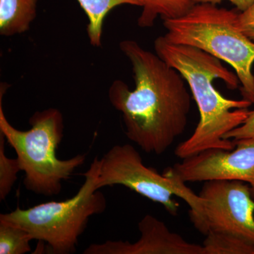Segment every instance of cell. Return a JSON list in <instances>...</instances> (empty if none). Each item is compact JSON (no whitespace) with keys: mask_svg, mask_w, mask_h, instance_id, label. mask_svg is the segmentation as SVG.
I'll return each mask as SVG.
<instances>
[{"mask_svg":"<svg viewBox=\"0 0 254 254\" xmlns=\"http://www.w3.org/2000/svg\"><path fill=\"white\" fill-rule=\"evenodd\" d=\"M131 63L135 89L122 80L110 86L108 98L122 114L125 134L143 151L163 154L186 129L191 98L185 78L156 53L136 41L120 42Z\"/></svg>","mask_w":254,"mask_h":254,"instance_id":"1","label":"cell"},{"mask_svg":"<svg viewBox=\"0 0 254 254\" xmlns=\"http://www.w3.org/2000/svg\"><path fill=\"white\" fill-rule=\"evenodd\" d=\"M154 49L162 60L181 73L200 114L199 123L193 134L177 145L175 155L185 159L210 148L233 149L235 141L225 139L224 136L244 123L252 104L245 99H227L215 89L213 83L220 78L229 89H236L240 83L237 74L206 52L170 43L164 36L155 40Z\"/></svg>","mask_w":254,"mask_h":254,"instance_id":"2","label":"cell"},{"mask_svg":"<svg viewBox=\"0 0 254 254\" xmlns=\"http://www.w3.org/2000/svg\"><path fill=\"white\" fill-rule=\"evenodd\" d=\"M0 89V132L14 148L21 171L23 185L29 191L45 196L59 194L63 182L69 180L75 170L84 164L86 155L60 160L57 150L64 136V118L60 110L48 108L37 111L29 120L31 128L21 131L8 121L2 108V95L8 85Z\"/></svg>","mask_w":254,"mask_h":254,"instance_id":"3","label":"cell"},{"mask_svg":"<svg viewBox=\"0 0 254 254\" xmlns=\"http://www.w3.org/2000/svg\"><path fill=\"white\" fill-rule=\"evenodd\" d=\"M238 11L210 2L196 3L185 16L163 20L165 39L195 47L231 65L243 99L254 104V42L238 29Z\"/></svg>","mask_w":254,"mask_h":254,"instance_id":"4","label":"cell"},{"mask_svg":"<svg viewBox=\"0 0 254 254\" xmlns=\"http://www.w3.org/2000/svg\"><path fill=\"white\" fill-rule=\"evenodd\" d=\"M99 167L100 159L95 157L89 169L83 174V185L71 198L27 209L17 207L10 213L1 214L0 220L22 227L33 240L46 244V253H75L78 239L89 219L106 209L105 195L96 190Z\"/></svg>","mask_w":254,"mask_h":254,"instance_id":"5","label":"cell"},{"mask_svg":"<svg viewBox=\"0 0 254 254\" xmlns=\"http://www.w3.org/2000/svg\"><path fill=\"white\" fill-rule=\"evenodd\" d=\"M178 179L163 173L143 163L140 153L133 145H114L100 159L99 173L96 190L103 187L122 185L152 201L163 205L169 213L177 215L180 204L173 196L180 197L190 207V213L201 210L199 195Z\"/></svg>","mask_w":254,"mask_h":254,"instance_id":"6","label":"cell"},{"mask_svg":"<svg viewBox=\"0 0 254 254\" xmlns=\"http://www.w3.org/2000/svg\"><path fill=\"white\" fill-rule=\"evenodd\" d=\"M201 210L190 214L195 228L203 235L223 232L254 245V200L248 184L235 180L205 182L199 194Z\"/></svg>","mask_w":254,"mask_h":254,"instance_id":"7","label":"cell"},{"mask_svg":"<svg viewBox=\"0 0 254 254\" xmlns=\"http://www.w3.org/2000/svg\"><path fill=\"white\" fill-rule=\"evenodd\" d=\"M232 150L210 148L182 159L164 173L182 182L235 180L248 184L254 198V138L233 140Z\"/></svg>","mask_w":254,"mask_h":254,"instance_id":"8","label":"cell"},{"mask_svg":"<svg viewBox=\"0 0 254 254\" xmlns=\"http://www.w3.org/2000/svg\"><path fill=\"white\" fill-rule=\"evenodd\" d=\"M141 233L134 243L108 240L88 246L83 254H205L203 246L187 242L163 222L146 215L138 222Z\"/></svg>","mask_w":254,"mask_h":254,"instance_id":"9","label":"cell"},{"mask_svg":"<svg viewBox=\"0 0 254 254\" xmlns=\"http://www.w3.org/2000/svg\"><path fill=\"white\" fill-rule=\"evenodd\" d=\"M38 0H0V35L26 33L38 14Z\"/></svg>","mask_w":254,"mask_h":254,"instance_id":"10","label":"cell"},{"mask_svg":"<svg viewBox=\"0 0 254 254\" xmlns=\"http://www.w3.org/2000/svg\"><path fill=\"white\" fill-rule=\"evenodd\" d=\"M86 13L88 23L87 34L90 43L93 47L102 46V34L105 18L111 10L123 4L141 6L139 0H77Z\"/></svg>","mask_w":254,"mask_h":254,"instance_id":"11","label":"cell"},{"mask_svg":"<svg viewBox=\"0 0 254 254\" xmlns=\"http://www.w3.org/2000/svg\"><path fill=\"white\" fill-rule=\"evenodd\" d=\"M142 11L138 18V26L149 28L158 16L162 19H175L185 16L196 2L195 0H139Z\"/></svg>","mask_w":254,"mask_h":254,"instance_id":"12","label":"cell"},{"mask_svg":"<svg viewBox=\"0 0 254 254\" xmlns=\"http://www.w3.org/2000/svg\"><path fill=\"white\" fill-rule=\"evenodd\" d=\"M203 242L205 254H254V245L240 237L210 232Z\"/></svg>","mask_w":254,"mask_h":254,"instance_id":"13","label":"cell"},{"mask_svg":"<svg viewBox=\"0 0 254 254\" xmlns=\"http://www.w3.org/2000/svg\"><path fill=\"white\" fill-rule=\"evenodd\" d=\"M33 238L22 227L0 220V254H25L31 252Z\"/></svg>","mask_w":254,"mask_h":254,"instance_id":"14","label":"cell"},{"mask_svg":"<svg viewBox=\"0 0 254 254\" xmlns=\"http://www.w3.org/2000/svg\"><path fill=\"white\" fill-rule=\"evenodd\" d=\"M6 138L0 132V200L6 199L12 190L17 175L21 171L18 158H8L5 153Z\"/></svg>","mask_w":254,"mask_h":254,"instance_id":"15","label":"cell"},{"mask_svg":"<svg viewBox=\"0 0 254 254\" xmlns=\"http://www.w3.org/2000/svg\"><path fill=\"white\" fill-rule=\"evenodd\" d=\"M236 26L246 37L254 42V3L245 11H239Z\"/></svg>","mask_w":254,"mask_h":254,"instance_id":"16","label":"cell"},{"mask_svg":"<svg viewBox=\"0 0 254 254\" xmlns=\"http://www.w3.org/2000/svg\"><path fill=\"white\" fill-rule=\"evenodd\" d=\"M224 138L228 140L254 138V110L250 111V115L243 124L227 133Z\"/></svg>","mask_w":254,"mask_h":254,"instance_id":"17","label":"cell"},{"mask_svg":"<svg viewBox=\"0 0 254 254\" xmlns=\"http://www.w3.org/2000/svg\"><path fill=\"white\" fill-rule=\"evenodd\" d=\"M222 1H230L232 4L236 6L237 10L241 11H245V9L250 7L251 5L254 3V0H195V2H210L213 3V4H218Z\"/></svg>","mask_w":254,"mask_h":254,"instance_id":"18","label":"cell"}]
</instances>
